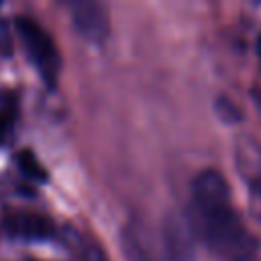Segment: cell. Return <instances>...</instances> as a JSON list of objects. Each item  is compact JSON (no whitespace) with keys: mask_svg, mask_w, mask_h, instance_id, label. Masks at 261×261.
<instances>
[{"mask_svg":"<svg viewBox=\"0 0 261 261\" xmlns=\"http://www.w3.org/2000/svg\"><path fill=\"white\" fill-rule=\"evenodd\" d=\"M14 24H16V33L27 49L29 59L33 61V65L37 67L41 77L49 86H53L59 75V69H61V57H59V51H57L53 39L47 35V31L39 22H35L29 16H16Z\"/></svg>","mask_w":261,"mask_h":261,"instance_id":"obj_1","label":"cell"},{"mask_svg":"<svg viewBox=\"0 0 261 261\" xmlns=\"http://www.w3.org/2000/svg\"><path fill=\"white\" fill-rule=\"evenodd\" d=\"M204 241L210 251L218 255H239L245 251H255L245 243L251 241L243 228L239 214L226 206L214 214L204 216Z\"/></svg>","mask_w":261,"mask_h":261,"instance_id":"obj_2","label":"cell"},{"mask_svg":"<svg viewBox=\"0 0 261 261\" xmlns=\"http://www.w3.org/2000/svg\"><path fill=\"white\" fill-rule=\"evenodd\" d=\"M234 159L243 181L249 186L251 212L261 222V145L249 135L239 137L234 145Z\"/></svg>","mask_w":261,"mask_h":261,"instance_id":"obj_3","label":"cell"},{"mask_svg":"<svg viewBox=\"0 0 261 261\" xmlns=\"http://www.w3.org/2000/svg\"><path fill=\"white\" fill-rule=\"evenodd\" d=\"M228 196H230L228 184L224 175L216 169H204L192 181V198L202 218L226 208Z\"/></svg>","mask_w":261,"mask_h":261,"instance_id":"obj_4","label":"cell"},{"mask_svg":"<svg viewBox=\"0 0 261 261\" xmlns=\"http://www.w3.org/2000/svg\"><path fill=\"white\" fill-rule=\"evenodd\" d=\"M69 6H71L73 24L84 39H88L92 43H100L106 39L108 12H106L104 4L92 2V0H77V2H71Z\"/></svg>","mask_w":261,"mask_h":261,"instance_id":"obj_5","label":"cell"},{"mask_svg":"<svg viewBox=\"0 0 261 261\" xmlns=\"http://www.w3.org/2000/svg\"><path fill=\"white\" fill-rule=\"evenodd\" d=\"M4 226H6V232L10 237L22 239V241H47L55 234L53 222L47 216L35 214V212L8 214L4 218Z\"/></svg>","mask_w":261,"mask_h":261,"instance_id":"obj_6","label":"cell"},{"mask_svg":"<svg viewBox=\"0 0 261 261\" xmlns=\"http://www.w3.org/2000/svg\"><path fill=\"white\" fill-rule=\"evenodd\" d=\"M124 253L128 257V261H171L165 255H161L159 251H155L151 247V239L145 232H139L137 226L126 228L124 232Z\"/></svg>","mask_w":261,"mask_h":261,"instance_id":"obj_7","label":"cell"},{"mask_svg":"<svg viewBox=\"0 0 261 261\" xmlns=\"http://www.w3.org/2000/svg\"><path fill=\"white\" fill-rule=\"evenodd\" d=\"M16 114H18L16 96L10 92H0V143H4L10 137L12 126L16 122Z\"/></svg>","mask_w":261,"mask_h":261,"instance_id":"obj_8","label":"cell"},{"mask_svg":"<svg viewBox=\"0 0 261 261\" xmlns=\"http://www.w3.org/2000/svg\"><path fill=\"white\" fill-rule=\"evenodd\" d=\"M14 161H16V165H18V169L24 173V177H29V179H33V181H41V184L47 181V171H45V167L39 163V159L35 157L33 151H29V149L18 151L16 157H14Z\"/></svg>","mask_w":261,"mask_h":261,"instance_id":"obj_9","label":"cell"},{"mask_svg":"<svg viewBox=\"0 0 261 261\" xmlns=\"http://www.w3.org/2000/svg\"><path fill=\"white\" fill-rule=\"evenodd\" d=\"M0 55L2 57L12 55V35H10L8 22L4 18H0Z\"/></svg>","mask_w":261,"mask_h":261,"instance_id":"obj_10","label":"cell"},{"mask_svg":"<svg viewBox=\"0 0 261 261\" xmlns=\"http://www.w3.org/2000/svg\"><path fill=\"white\" fill-rule=\"evenodd\" d=\"M84 261H106V255L102 253V249L98 245H88L84 251Z\"/></svg>","mask_w":261,"mask_h":261,"instance_id":"obj_11","label":"cell"},{"mask_svg":"<svg viewBox=\"0 0 261 261\" xmlns=\"http://www.w3.org/2000/svg\"><path fill=\"white\" fill-rule=\"evenodd\" d=\"M230 261H259V257L255 255V251H245V253L234 255Z\"/></svg>","mask_w":261,"mask_h":261,"instance_id":"obj_12","label":"cell"},{"mask_svg":"<svg viewBox=\"0 0 261 261\" xmlns=\"http://www.w3.org/2000/svg\"><path fill=\"white\" fill-rule=\"evenodd\" d=\"M257 53H259V61H261V35L257 39Z\"/></svg>","mask_w":261,"mask_h":261,"instance_id":"obj_13","label":"cell"}]
</instances>
